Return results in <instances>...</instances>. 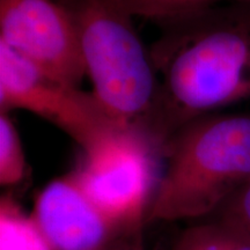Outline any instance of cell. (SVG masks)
<instances>
[{"label": "cell", "mask_w": 250, "mask_h": 250, "mask_svg": "<svg viewBox=\"0 0 250 250\" xmlns=\"http://www.w3.org/2000/svg\"><path fill=\"white\" fill-rule=\"evenodd\" d=\"M149 48L159 80L149 131L165 145L182 125L250 99V1L159 23Z\"/></svg>", "instance_id": "6da1fadb"}, {"label": "cell", "mask_w": 250, "mask_h": 250, "mask_svg": "<svg viewBox=\"0 0 250 250\" xmlns=\"http://www.w3.org/2000/svg\"><path fill=\"white\" fill-rule=\"evenodd\" d=\"M165 168L146 223L213 214L250 181V112H214L166 140Z\"/></svg>", "instance_id": "7a4b0ae2"}, {"label": "cell", "mask_w": 250, "mask_h": 250, "mask_svg": "<svg viewBox=\"0 0 250 250\" xmlns=\"http://www.w3.org/2000/svg\"><path fill=\"white\" fill-rule=\"evenodd\" d=\"M57 1L73 22L92 93L118 123L149 132L159 80L132 15L118 0Z\"/></svg>", "instance_id": "3957f363"}, {"label": "cell", "mask_w": 250, "mask_h": 250, "mask_svg": "<svg viewBox=\"0 0 250 250\" xmlns=\"http://www.w3.org/2000/svg\"><path fill=\"white\" fill-rule=\"evenodd\" d=\"M164 144L137 125H127L83 151L72 176L89 199L126 229L146 223L161 180Z\"/></svg>", "instance_id": "277c9868"}, {"label": "cell", "mask_w": 250, "mask_h": 250, "mask_svg": "<svg viewBox=\"0 0 250 250\" xmlns=\"http://www.w3.org/2000/svg\"><path fill=\"white\" fill-rule=\"evenodd\" d=\"M13 109L49 121L83 151L127 126L115 121L93 93L48 76L0 43V110Z\"/></svg>", "instance_id": "5b68a950"}, {"label": "cell", "mask_w": 250, "mask_h": 250, "mask_svg": "<svg viewBox=\"0 0 250 250\" xmlns=\"http://www.w3.org/2000/svg\"><path fill=\"white\" fill-rule=\"evenodd\" d=\"M0 43L67 85L86 76L73 22L57 0H0Z\"/></svg>", "instance_id": "8992f818"}, {"label": "cell", "mask_w": 250, "mask_h": 250, "mask_svg": "<svg viewBox=\"0 0 250 250\" xmlns=\"http://www.w3.org/2000/svg\"><path fill=\"white\" fill-rule=\"evenodd\" d=\"M30 217L52 250H104L125 234L139 230L126 229L108 218L72 174L41 190Z\"/></svg>", "instance_id": "52a82bcc"}, {"label": "cell", "mask_w": 250, "mask_h": 250, "mask_svg": "<svg viewBox=\"0 0 250 250\" xmlns=\"http://www.w3.org/2000/svg\"><path fill=\"white\" fill-rule=\"evenodd\" d=\"M0 250H52L13 197L0 201Z\"/></svg>", "instance_id": "ba28073f"}, {"label": "cell", "mask_w": 250, "mask_h": 250, "mask_svg": "<svg viewBox=\"0 0 250 250\" xmlns=\"http://www.w3.org/2000/svg\"><path fill=\"white\" fill-rule=\"evenodd\" d=\"M171 250H250V236L213 218L208 223L187 228Z\"/></svg>", "instance_id": "9c48e42d"}, {"label": "cell", "mask_w": 250, "mask_h": 250, "mask_svg": "<svg viewBox=\"0 0 250 250\" xmlns=\"http://www.w3.org/2000/svg\"><path fill=\"white\" fill-rule=\"evenodd\" d=\"M132 17H142L162 23L183 15L226 2L250 0H118Z\"/></svg>", "instance_id": "30bf717a"}, {"label": "cell", "mask_w": 250, "mask_h": 250, "mask_svg": "<svg viewBox=\"0 0 250 250\" xmlns=\"http://www.w3.org/2000/svg\"><path fill=\"white\" fill-rule=\"evenodd\" d=\"M26 158L20 136L7 114L0 116V183L13 187L22 182L26 175Z\"/></svg>", "instance_id": "8fae6325"}, {"label": "cell", "mask_w": 250, "mask_h": 250, "mask_svg": "<svg viewBox=\"0 0 250 250\" xmlns=\"http://www.w3.org/2000/svg\"><path fill=\"white\" fill-rule=\"evenodd\" d=\"M212 215H214V219L239 228L250 236V181Z\"/></svg>", "instance_id": "7c38bea8"}, {"label": "cell", "mask_w": 250, "mask_h": 250, "mask_svg": "<svg viewBox=\"0 0 250 250\" xmlns=\"http://www.w3.org/2000/svg\"><path fill=\"white\" fill-rule=\"evenodd\" d=\"M140 232H142V229L125 234L118 241L104 250H144Z\"/></svg>", "instance_id": "4fadbf2b"}]
</instances>
